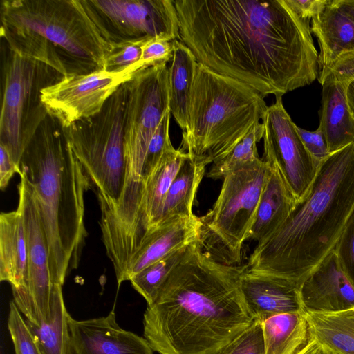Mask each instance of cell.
Instances as JSON below:
<instances>
[{
  "label": "cell",
  "mask_w": 354,
  "mask_h": 354,
  "mask_svg": "<svg viewBox=\"0 0 354 354\" xmlns=\"http://www.w3.org/2000/svg\"><path fill=\"white\" fill-rule=\"evenodd\" d=\"M297 131L304 146L319 167L330 155L328 145L322 129L310 131L296 126Z\"/></svg>",
  "instance_id": "36"
},
{
  "label": "cell",
  "mask_w": 354,
  "mask_h": 354,
  "mask_svg": "<svg viewBox=\"0 0 354 354\" xmlns=\"http://www.w3.org/2000/svg\"><path fill=\"white\" fill-rule=\"evenodd\" d=\"M28 274V245L20 210L0 215V280L11 288L26 287Z\"/></svg>",
  "instance_id": "22"
},
{
  "label": "cell",
  "mask_w": 354,
  "mask_h": 354,
  "mask_svg": "<svg viewBox=\"0 0 354 354\" xmlns=\"http://www.w3.org/2000/svg\"><path fill=\"white\" fill-rule=\"evenodd\" d=\"M297 354H333L323 345L310 337L308 343Z\"/></svg>",
  "instance_id": "39"
},
{
  "label": "cell",
  "mask_w": 354,
  "mask_h": 354,
  "mask_svg": "<svg viewBox=\"0 0 354 354\" xmlns=\"http://www.w3.org/2000/svg\"><path fill=\"white\" fill-rule=\"evenodd\" d=\"M263 123L255 122L247 134L227 155L213 163L207 176L214 180L223 179L236 168L261 159L257 145L263 138Z\"/></svg>",
  "instance_id": "29"
},
{
  "label": "cell",
  "mask_w": 354,
  "mask_h": 354,
  "mask_svg": "<svg viewBox=\"0 0 354 354\" xmlns=\"http://www.w3.org/2000/svg\"><path fill=\"white\" fill-rule=\"evenodd\" d=\"M173 41L163 38H152L145 41L142 46L140 60L143 68L171 61L174 51Z\"/></svg>",
  "instance_id": "34"
},
{
  "label": "cell",
  "mask_w": 354,
  "mask_h": 354,
  "mask_svg": "<svg viewBox=\"0 0 354 354\" xmlns=\"http://www.w3.org/2000/svg\"><path fill=\"white\" fill-rule=\"evenodd\" d=\"M221 354H266L262 321L254 319Z\"/></svg>",
  "instance_id": "31"
},
{
  "label": "cell",
  "mask_w": 354,
  "mask_h": 354,
  "mask_svg": "<svg viewBox=\"0 0 354 354\" xmlns=\"http://www.w3.org/2000/svg\"><path fill=\"white\" fill-rule=\"evenodd\" d=\"M354 214V142L319 165L308 196L258 243L247 270L299 286L335 250Z\"/></svg>",
  "instance_id": "3"
},
{
  "label": "cell",
  "mask_w": 354,
  "mask_h": 354,
  "mask_svg": "<svg viewBox=\"0 0 354 354\" xmlns=\"http://www.w3.org/2000/svg\"><path fill=\"white\" fill-rule=\"evenodd\" d=\"M262 123L264 128L263 160L274 164L297 203L306 198L313 186L319 167L304 146L286 111L282 95L268 106Z\"/></svg>",
  "instance_id": "14"
},
{
  "label": "cell",
  "mask_w": 354,
  "mask_h": 354,
  "mask_svg": "<svg viewBox=\"0 0 354 354\" xmlns=\"http://www.w3.org/2000/svg\"><path fill=\"white\" fill-rule=\"evenodd\" d=\"M20 174L28 183L46 236L53 283L77 267L83 242L84 199L91 182L60 122L48 114L26 147Z\"/></svg>",
  "instance_id": "4"
},
{
  "label": "cell",
  "mask_w": 354,
  "mask_h": 354,
  "mask_svg": "<svg viewBox=\"0 0 354 354\" xmlns=\"http://www.w3.org/2000/svg\"><path fill=\"white\" fill-rule=\"evenodd\" d=\"M262 326L266 354H297L310 338L305 311L270 317Z\"/></svg>",
  "instance_id": "27"
},
{
  "label": "cell",
  "mask_w": 354,
  "mask_h": 354,
  "mask_svg": "<svg viewBox=\"0 0 354 354\" xmlns=\"http://www.w3.org/2000/svg\"><path fill=\"white\" fill-rule=\"evenodd\" d=\"M142 68L140 62L119 71L102 69L64 76L43 89L41 102L48 114L65 128L97 113L116 90Z\"/></svg>",
  "instance_id": "13"
},
{
  "label": "cell",
  "mask_w": 354,
  "mask_h": 354,
  "mask_svg": "<svg viewBox=\"0 0 354 354\" xmlns=\"http://www.w3.org/2000/svg\"><path fill=\"white\" fill-rule=\"evenodd\" d=\"M207 165L187 153L167 192L158 228L174 219L194 215L192 205Z\"/></svg>",
  "instance_id": "24"
},
{
  "label": "cell",
  "mask_w": 354,
  "mask_h": 354,
  "mask_svg": "<svg viewBox=\"0 0 354 354\" xmlns=\"http://www.w3.org/2000/svg\"><path fill=\"white\" fill-rule=\"evenodd\" d=\"M285 1L300 18L310 21L324 7L327 0H285Z\"/></svg>",
  "instance_id": "37"
},
{
  "label": "cell",
  "mask_w": 354,
  "mask_h": 354,
  "mask_svg": "<svg viewBox=\"0 0 354 354\" xmlns=\"http://www.w3.org/2000/svg\"><path fill=\"white\" fill-rule=\"evenodd\" d=\"M128 82L116 90L97 113L63 128L75 158L97 194L112 201L120 198L126 179Z\"/></svg>",
  "instance_id": "9"
},
{
  "label": "cell",
  "mask_w": 354,
  "mask_h": 354,
  "mask_svg": "<svg viewBox=\"0 0 354 354\" xmlns=\"http://www.w3.org/2000/svg\"><path fill=\"white\" fill-rule=\"evenodd\" d=\"M124 127L126 180L145 181L149 142L169 110V66L158 64L138 71L127 82Z\"/></svg>",
  "instance_id": "10"
},
{
  "label": "cell",
  "mask_w": 354,
  "mask_h": 354,
  "mask_svg": "<svg viewBox=\"0 0 354 354\" xmlns=\"http://www.w3.org/2000/svg\"><path fill=\"white\" fill-rule=\"evenodd\" d=\"M173 46V57L169 66V110L184 132L188 124L191 93L198 62L180 40H174Z\"/></svg>",
  "instance_id": "23"
},
{
  "label": "cell",
  "mask_w": 354,
  "mask_h": 354,
  "mask_svg": "<svg viewBox=\"0 0 354 354\" xmlns=\"http://www.w3.org/2000/svg\"><path fill=\"white\" fill-rule=\"evenodd\" d=\"M310 30L318 40L322 68L354 51V20L336 0H327L324 7L311 19Z\"/></svg>",
  "instance_id": "19"
},
{
  "label": "cell",
  "mask_w": 354,
  "mask_h": 354,
  "mask_svg": "<svg viewBox=\"0 0 354 354\" xmlns=\"http://www.w3.org/2000/svg\"><path fill=\"white\" fill-rule=\"evenodd\" d=\"M50 314L47 321L35 324L26 318L41 354H71L70 314L66 308L62 285L53 283Z\"/></svg>",
  "instance_id": "26"
},
{
  "label": "cell",
  "mask_w": 354,
  "mask_h": 354,
  "mask_svg": "<svg viewBox=\"0 0 354 354\" xmlns=\"http://www.w3.org/2000/svg\"><path fill=\"white\" fill-rule=\"evenodd\" d=\"M71 354H153L147 339L122 328L113 309L106 316L77 320L70 316Z\"/></svg>",
  "instance_id": "15"
},
{
  "label": "cell",
  "mask_w": 354,
  "mask_h": 354,
  "mask_svg": "<svg viewBox=\"0 0 354 354\" xmlns=\"http://www.w3.org/2000/svg\"><path fill=\"white\" fill-rule=\"evenodd\" d=\"M320 84L322 91L319 127L331 154L354 142V118L346 97L349 84L333 79H326Z\"/></svg>",
  "instance_id": "21"
},
{
  "label": "cell",
  "mask_w": 354,
  "mask_h": 354,
  "mask_svg": "<svg viewBox=\"0 0 354 354\" xmlns=\"http://www.w3.org/2000/svg\"><path fill=\"white\" fill-rule=\"evenodd\" d=\"M189 246L170 253L131 279L129 281L132 287L144 297L147 305L155 301L163 283L180 263Z\"/></svg>",
  "instance_id": "28"
},
{
  "label": "cell",
  "mask_w": 354,
  "mask_h": 354,
  "mask_svg": "<svg viewBox=\"0 0 354 354\" xmlns=\"http://www.w3.org/2000/svg\"><path fill=\"white\" fill-rule=\"evenodd\" d=\"M147 41V40H146ZM145 41L115 44L106 59L104 69L119 71L140 63Z\"/></svg>",
  "instance_id": "32"
},
{
  "label": "cell",
  "mask_w": 354,
  "mask_h": 354,
  "mask_svg": "<svg viewBox=\"0 0 354 354\" xmlns=\"http://www.w3.org/2000/svg\"><path fill=\"white\" fill-rule=\"evenodd\" d=\"M63 77L1 39L0 145L19 167L26 147L48 114L41 92Z\"/></svg>",
  "instance_id": "7"
},
{
  "label": "cell",
  "mask_w": 354,
  "mask_h": 354,
  "mask_svg": "<svg viewBox=\"0 0 354 354\" xmlns=\"http://www.w3.org/2000/svg\"><path fill=\"white\" fill-rule=\"evenodd\" d=\"M8 328L15 354H41L25 318L13 301L9 305Z\"/></svg>",
  "instance_id": "30"
},
{
  "label": "cell",
  "mask_w": 354,
  "mask_h": 354,
  "mask_svg": "<svg viewBox=\"0 0 354 354\" xmlns=\"http://www.w3.org/2000/svg\"><path fill=\"white\" fill-rule=\"evenodd\" d=\"M180 40L198 63L263 97L319 77L310 21L285 0H176Z\"/></svg>",
  "instance_id": "1"
},
{
  "label": "cell",
  "mask_w": 354,
  "mask_h": 354,
  "mask_svg": "<svg viewBox=\"0 0 354 354\" xmlns=\"http://www.w3.org/2000/svg\"><path fill=\"white\" fill-rule=\"evenodd\" d=\"M263 97L198 63L180 149L207 165L227 155L263 118Z\"/></svg>",
  "instance_id": "6"
},
{
  "label": "cell",
  "mask_w": 354,
  "mask_h": 354,
  "mask_svg": "<svg viewBox=\"0 0 354 354\" xmlns=\"http://www.w3.org/2000/svg\"><path fill=\"white\" fill-rule=\"evenodd\" d=\"M310 336L333 354H354V310L305 312Z\"/></svg>",
  "instance_id": "25"
},
{
  "label": "cell",
  "mask_w": 354,
  "mask_h": 354,
  "mask_svg": "<svg viewBox=\"0 0 354 354\" xmlns=\"http://www.w3.org/2000/svg\"><path fill=\"white\" fill-rule=\"evenodd\" d=\"M270 172L259 159L228 173L212 208L201 221L198 243L214 260L230 266L241 261L242 245L254 222Z\"/></svg>",
  "instance_id": "8"
},
{
  "label": "cell",
  "mask_w": 354,
  "mask_h": 354,
  "mask_svg": "<svg viewBox=\"0 0 354 354\" xmlns=\"http://www.w3.org/2000/svg\"><path fill=\"white\" fill-rule=\"evenodd\" d=\"M334 251L343 271L354 288V214Z\"/></svg>",
  "instance_id": "33"
},
{
  "label": "cell",
  "mask_w": 354,
  "mask_h": 354,
  "mask_svg": "<svg viewBox=\"0 0 354 354\" xmlns=\"http://www.w3.org/2000/svg\"><path fill=\"white\" fill-rule=\"evenodd\" d=\"M346 97L350 112L354 118V80L351 81L348 86Z\"/></svg>",
  "instance_id": "41"
},
{
  "label": "cell",
  "mask_w": 354,
  "mask_h": 354,
  "mask_svg": "<svg viewBox=\"0 0 354 354\" xmlns=\"http://www.w3.org/2000/svg\"><path fill=\"white\" fill-rule=\"evenodd\" d=\"M305 312L332 313L354 308V288L335 251L299 286Z\"/></svg>",
  "instance_id": "16"
},
{
  "label": "cell",
  "mask_w": 354,
  "mask_h": 354,
  "mask_svg": "<svg viewBox=\"0 0 354 354\" xmlns=\"http://www.w3.org/2000/svg\"><path fill=\"white\" fill-rule=\"evenodd\" d=\"M20 176L19 203L28 245V274L26 287L12 288L13 301L25 318L37 324L50 314L51 281L46 234L32 192Z\"/></svg>",
  "instance_id": "12"
},
{
  "label": "cell",
  "mask_w": 354,
  "mask_h": 354,
  "mask_svg": "<svg viewBox=\"0 0 354 354\" xmlns=\"http://www.w3.org/2000/svg\"><path fill=\"white\" fill-rule=\"evenodd\" d=\"M88 15L112 45L163 38L180 40L174 0H82Z\"/></svg>",
  "instance_id": "11"
},
{
  "label": "cell",
  "mask_w": 354,
  "mask_h": 354,
  "mask_svg": "<svg viewBox=\"0 0 354 354\" xmlns=\"http://www.w3.org/2000/svg\"><path fill=\"white\" fill-rule=\"evenodd\" d=\"M200 229V218L194 214L174 219L160 226L145 239L131 257L122 282L130 281L152 263L198 241Z\"/></svg>",
  "instance_id": "18"
},
{
  "label": "cell",
  "mask_w": 354,
  "mask_h": 354,
  "mask_svg": "<svg viewBox=\"0 0 354 354\" xmlns=\"http://www.w3.org/2000/svg\"><path fill=\"white\" fill-rule=\"evenodd\" d=\"M339 6L354 20V0H336Z\"/></svg>",
  "instance_id": "40"
},
{
  "label": "cell",
  "mask_w": 354,
  "mask_h": 354,
  "mask_svg": "<svg viewBox=\"0 0 354 354\" xmlns=\"http://www.w3.org/2000/svg\"><path fill=\"white\" fill-rule=\"evenodd\" d=\"M240 289L245 306L254 319L304 311L299 286L279 277L248 272L240 278Z\"/></svg>",
  "instance_id": "17"
},
{
  "label": "cell",
  "mask_w": 354,
  "mask_h": 354,
  "mask_svg": "<svg viewBox=\"0 0 354 354\" xmlns=\"http://www.w3.org/2000/svg\"><path fill=\"white\" fill-rule=\"evenodd\" d=\"M268 163L270 172L247 236V240L255 241L257 243L274 233L285 222L298 203L278 168L274 164Z\"/></svg>",
  "instance_id": "20"
},
{
  "label": "cell",
  "mask_w": 354,
  "mask_h": 354,
  "mask_svg": "<svg viewBox=\"0 0 354 354\" xmlns=\"http://www.w3.org/2000/svg\"><path fill=\"white\" fill-rule=\"evenodd\" d=\"M247 266L220 263L198 240L161 287L143 317V335L158 354H221L254 320L240 278Z\"/></svg>",
  "instance_id": "2"
},
{
  "label": "cell",
  "mask_w": 354,
  "mask_h": 354,
  "mask_svg": "<svg viewBox=\"0 0 354 354\" xmlns=\"http://www.w3.org/2000/svg\"><path fill=\"white\" fill-rule=\"evenodd\" d=\"M15 173L20 174V168L15 164L4 147L0 145V187L2 190L8 186Z\"/></svg>",
  "instance_id": "38"
},
{
  "label": "cell",
  "mask_w": 354,
  "mask_h": 354,
  "mask_svg": "<svg viewBox=\"0 0 354 354\" xmlns=\"http://www.w3.org/2000/svg\"><path fill=\"white\" fill-rule=\"evenodd\" d=\"M326 79L348 84L354 80V51L342 55L330 65L322 68L318 80L321 83Z\"/></svg>",
  "instance_id": "35"
},
{
  "label": "cell",
  "mask_w": 354,
  "mask_h": 354,
  "mask_svg": "<svg viewBox=\"0 0 354 354\" xmlns=\"http://www.w3.org/2000/svg\"><path fill=\"white\" fill-rule=\"evenodd\" d=\"M1 39L64 77L104 69L113 46L82 0H1Z\"/></svg>",
  "instance_id": "5"
}]
</instances>
